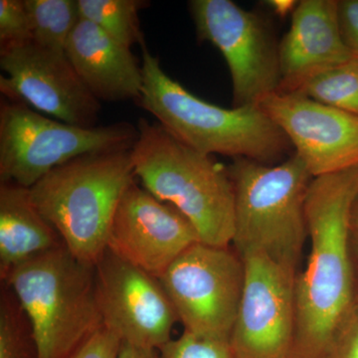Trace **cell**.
<instances>
[{"mask_svg":"<svg viewBox=\"0 0 358 358\" xmlns=\"http://www.w3.org/2000/svg\"><path fill=\"white\" fill-rule=\"evenodd\" d=\"M358 166L313 179L306 202L310 251L296 279V336L291 358H333L355 303L350 218Z\"/></svg>","mask_w":358,"mask_h":358,"instance_id":"obj_1","label":"cell"},{"mask_svg":"<svg viewBox=\"0 0 358 358\" xmlns=\"http://www.w3.org/2000/svg\"><path fill=\"white\" fill-rule=\"evenodd\" d=\"M143 49V88L138 106L169 133L200 152L277 164L292 145L260 107L227 108L193 95L169 76L159 58Z\"/></svg>","mask_w":358,"mask_h":358,"instance_id":"obj_2","label":"cell"},{"mask_svg":"<svg viewBox=\"0 0 358 358\" xmlns=\"http://www.w3.org/2000/svg\"><path fill=\"white\" fill-rule=\"evenodd\" d=\"M136 128L131 157L141 186L178 209L201 243L229 247L234 235V188L228 166L185 145L159 122L141 117Z\"/></svg>","mask_w":358,"mask_h":358,"instance_id":"obj_3","label":"cell"},{"mask_svg":"<svg viewBox=\"0 0 358 358\" xmlns=\"http://www.w3.org/2000/svg\"><path fill=\"white\" fill-rule=\"evenodd\" d=\"M234 188V235L240 257L260 253L296 271L308 237L306 202L315 178L296 152L277 164L244 157L228 166Z\"/></svg>","mask_w":358,"mask_h":358,"instance_id":"obj_4","label":"cell"},{"mask_svg":"<svg viewBox=\"0 0 358 358\" xmlns=\"http://www.w3.org/2000/svg\"><path fill=\"white\" fill-rule=\"evenodd\" d=\"M134 178L131 150L95 152L53 169L29 193L66 248L96 265L108 248L117 205Z\"/></svg>","mask_w":358,"mask_h":358,"instance_id":"obj_5","label":"cell"},{"mask_svg":"<svg viewBox=\"0 0 358 358\" xmlns=\"http://www.w3.org/2000/svg\"><path fill=\"white\" fill-rule=\"evenodd\" d=\"M4 282L29 322L38 358H68L103 327L95 265L65 245L21 264Z\"/></svg>","mask_w":358,"mask_h":358,"instance_id":"obj_6","label":"cell"},{"mask_svg":"<svg viewBox=\"0 0 358 358\" xmlns=\"http://www.w3.org/2000/svg\"><path fill=\"white\" fill-rule=\"evenodd\" d=\"M138 128L127 122L81 128L51 119L25 103L0 108V180L23 187L82 155L131 150Z\"/></svg>","mask_w":358,"mask_h":358,"instance_id":"obj_7","label":"cell"},{"mask_svg":"<svg viewBox=\"0 0 358 358\" xmlns=\"http://www.w3.org/2000/svg\"><path fill=\"white\" fill-rule=\"evenodd\" d=\"M159 279L185 331L230 341L245 284L244 263L236 252L199 242Z\"/></svg>","mask_w":358,"mask_h":358,"instance_id":"obj_8","label":"cell"},{"mask_svg":"<svg viewBox=\"0 0 358 358\" xmlns=\"http://www.w3.org/2000/svg\"><path fill=\"white\" fill-rule=\"evenodd\" d=\"M199 41L210 42L229 68L233 108L259 107L281 86L279 43L267 22L231 0H192Z\"/></svg>","mask_w":358,"mask_h":358,"instance_id":"obj_9","label":"cell"},{"mask_svg":"<svg viewBox=\"0 0 358 358\" xmlns=\"http://www.w3.org/2000/svg\"><path fill=\"white\" fill-rule=\"evenodd\" d=\"M245 284L230 336L235 358H291L296 336V271L260 253L240 257Z\"/></svg>","mask_w":358,"mask_h":358,"instance_id":"obj_10","label":"cell"},{"mask_svg":"<svg viewBox=\"0 0 358 358\" xmlns=\"http://www.w3.org/2000/svg\"><path fill=\"white\" fill-rule=\"evenodd\" d=\"M0 92L9 101L25 103L57 121L95 128L101 102L89 91L66 52L33 41L1 48Z\"/></svg>","mask_w":358,"mask_h":358,"instance_id":"obj_11","label":"cell"},{"mask_svg":"<svg viewBox=\"0 0 358 358\" xmlns=\"http://www.w3.org/2000/svg\"><path fill=\"white\" fill-rule=\"evenodd\" d=\"M95 267L103 327L121 343L155 350L166 345L178 317L159 278L108 248Z\"/></svg>","mask_w":358,"mask_h":358,"instance_id":"obj_12","label":"cell"},{"mask_svg":"<svg viewBox=\"0 0 358 358\" xmlns=\"http://www.w3.org/2000/svg\"><path fill=\"white\" fill-rule=\"evenodd\" d=\"M259 107L286 134L313 178L358 166V115L298 92H277Z\"/></svg>","mask_w":358,"mask_h":358,"instance_id":"obj_13","label":"cell"},{"mask_svg":"<svg viewBox=\"0 0 358 358\" xmlns=\"http://www.w3.org/2000/svg\"><path fill=\"white\" fill-rule=\"evenodd\" d=\"M199 242L196 230L178 209L134 181L117 205L108 249L159 278Z\"/></svg>","mask_w":358,"mask_h":358,"instance_id":"obj_14","label":"cell"},{"mask_svg":"<svg viewBox=\"0 0 358 358\" xmlns=\"http://www.w3.org/2000/svg\"><path fill=\"white\" fill-rule=\"evenodd\" d=\"M338 1H299L291 27L279 42V92H296L315 75L352 60L339 29Z\"/></svg>","mask_w":358,"mask_h":358,"instance_id":"obj_15","label":"cell"},{"mask_svg":"<svg viewBox=\"0 0 358 358\" xmlns=\"http://www.w3.org/2000/svg\"><path fill=\"white\" fill-rule=\"evenodd\" d=\"M66 55L89 91L100 102L140 100L143 88V67L131 48L100 27L80 17Z\"/></svg>","mask_w":358,"mask_h":358,"instance_id":"obj_16","label":"cell"},{"mask_svg":"<svg viewBox=\"0 0 358 358\" xmlns=\"http://www.w3.org/2000/svg\"><path fill=\"white\" fill-rule=\"evenodd\" d=\"M62 238L33 204L29 189L13 182L0 185V275L34 257L63 246Z\"/></svg>","mask_w":358,"mask_h":358,"instance_id":"obj_17","label":"cell"},{"mask_svg":"<svg viewBox=\"0 0 358 358\" xmlns=\"http://www.w3.org/2000/svg\"><path fill=\"white\" fill-rule=\"evenodd\" d=\"M148 6L145 0H78L80 17L131 49L134 45L145 44L138 11Z\"/></svg>","mask_w":358,"mask_h":358,"instance_id":"obj_18","label":"cell"},{"mask_svg":"<svg viewBox=\"0 0 358 358\" xmlns=\"http://www.w3.org/2000/svg\"><path fill=\"white\" fill-rule=\"evenodd\" d=\"M32 23L35 44L65 52L75 26L80 20L78 0H25Z\"/></svg>","mask_w":358,"mask_h":358,"instance_id":"obj_19","label":"cell"},{"mask_svg":"<svg viewBox=\"0 0 358 358\" xmlns=\"http://www.w3.org/2000/svg\"><path fill=\"white\" fill-rule=\"evenodd\" d=\"M298 93L358 115V59L324 71L305 82Z\"/></svg>","mask_w":358,"mask_h":358,"instance_id":"obj_20","label":"cell"},{"mask_svg":"<svg viewBox=\"0 0 358 358\" xmlns=\"http://www.w3.org/2000/svg\"><path fill=\"white\" fill-rule=\"evenodd\" d=\"M7 292L0 301V358H38L29 322L13 292Z\"/></svg>","mask_w":358,"mask_h":358,"instance_id":"obj_21","label":"cell"},{"mask_svg":"<svg viewBox=\"0 0 358 358\" xmlns=\"http://www.w3.org/2000/svg\"><path fill=\"white\" fill-rule=\"evenodd\" d=\"M159 358H235L230 341L199 338L185 333L159 350Z\"/></svg>","mask_w":358,"mask_h":358,"instance_id":"obj_22","label":"cell"},{"mask_svg":"<svg viewBox=\"0 0 358 358\" xmlns=\"http://www.w3.org/2000/svg\"><path fill=\"white\" fill-rule=\"evenodd\" d=\"M32 40V23L25 0L0 1V44L1 48L17 46Z\"/></svg>","mask_w":358,"mask_h":358,"instance_id":"obj_23","label":"cell"},{"mask_svg":"<svg viewBox=\"0 0 358 358\" xmlns=\"http://www.w3.org/2000/svg\"><path fill=\"white\" fill-rule=\"evenodd\" d=\"M121 343L115 334L103 327L68 358H117Z\"/></svg>","mask_w":358,"mask_h":358,"instance_id":"obj_24","label":"cell"},{"mask_svg":"<svg viewBox=\"0 0 358 358\" xmlns=\"http://www.w3.org/2000/svg\"><path fill=\"white\" fill-rule=\"evenodd\" d=\"M339 29L353 58L358 59V0L338 1Z\"/></svg>","mask_w":358,"mask_h":358,"instance_id":"obj_25","label":"cell"},{"mask_svg":"<svg viewBox=\"0 0 358 358\" xmlns=\"http://www.w3.org/2000/svg\"><path fill=\"white\" fill-rule=\"evenodd\" d=\"M333 358H358V301L339 331Z\"/></svg>","mask_w":358,"mask_h":358,"instance_id":"obj_26","label":"cell"},{"mask_svg":"<svg viewBox=\"0 0 358 358\" xmlns=\"http://www.w3.org/2000/svg\"><path fill=\"white\" fill-rule=\"evenodd\" d=\"M117 358H159V350L121 343Z\"/></svg>","mask_w":358,"mask_h":358,"instance_id":"obj_27","label":"cell"},{"mask_svg":"<svg viewBox=\"0 0 358 358\" xmlns=\"http://www.w3.org/2000/svg\"><path fill=\"white\" fill-rule=\"evenodd\" d=\"M298 3L299 1H294V0H271V1H267V6L271 7L272 10L281 18L287 17L289 14H293Z\"/></svg>","mask_w":358,"mask_h":358,"instance_id":"obj_28","label":"cell"},{"mask_svg":"<svg viewBox=\"0 0 358 358\" xmlns=\"http://www.w3.org/2000/svg\"><path fill=\"white\" fill-rule=\"evenodd\" d=\"M350 243L355 245L358 254V195L353 201L350 218Z\"/></svg>","mask_w":358,"mask_h":358,"instance_id":"obj_29","label":"cell"}]
</instances>
